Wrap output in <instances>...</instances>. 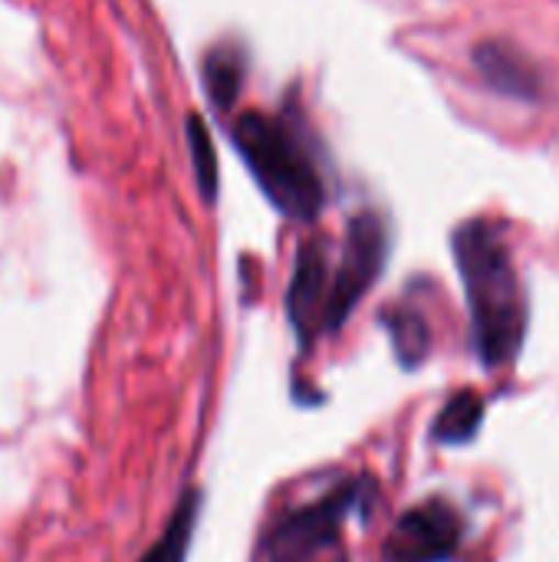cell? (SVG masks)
I'll use <instances>...</instances> for the list:
<instances>
[{"instance_id": "cell-1", "label": "cell", "mask_w": 559, "mask_h": 562, "mask_svg": "<svg viewBox=\"0 0 559 562\" xmlns=\"http://www.w3.org/2000/svg\"><path fill=\"white\" fill-rule=\"evenodd\" d=\"M451 254L461 273L481 362L501 369L517 359L527 336V293L504 227L491 217H471L455 227Z\"/></svg>"}, {"instance_id": "cell-2", "label": "cell", "mask_w": 559, "mask_h": 562, "mask_svg": "<svg viewBox=\"0 0 559 562\" xmlns=\"http://www.w3.org/2000/svg\"><path fill=\"white\" fill-rule=\"evenodd\" d=\"M231 145L244 158L257 188L290 221H316L329 201L326 175L313 138L287 115L244 112L231 128Z\"/></svg>"}, {"instance_id": "cell-3", "label": "cell", "mask_w": 559, "mask_h": 562, "mask_svg": "<svg viewBox=\"0 0 559 562\" xmlns=\"http://www.w3.org/2000/svg\"><path fill=\"white\" fill-rule=\"evenodd\" d=\"M389 257V227L376 211H362L346 227V244L339 260L333 263L329 283V310H326V333H336L359 300L372 290Z\"/></svg>"}, {"instance_id": "cell-4", "label": "cell", "mask_w": 559, "mask_h": 562, "mask_svg": "<svg viewBox=\"0 0 559 562\" xmlns=\"http://www.w3.org/2000/svg\"><path fill=\"white\" fill-rule=\"evenodd\" d=\"M362 494H366V484L356 481V484H346V487L333 491L329 497L283 517L267 537V560L310 562L316 553H326L329 547H336L343 524L349 520L353 510L362 507Z\"/></svg>"}, {"instance_id": "cell-5", "label": "cell", "mask_w": 559, "mask_h": 562, "mask_svg": "<svg viewBox=\"0 0 559 562\" xmlns=\"http://www.w3.org/2000/svg\"><path fill=\"white\" fill-rule=\"evenodd\" d=\"M461 543V517L445 501L412 507L392 527L382 560L385 562H445Z\"/></svg>"}, {"instance_id": "cell-6", "label": "cell", "mask_w": 559, "mask_h": 562, "mask_svg": "<svg viewBox=\"0 0 559 562\" xmlns=\"http://www.w3.org/2000/svg\"><path fill=\"white\" fill-rule=\"evenodd\" d=\"M329 283H333V257L323 237L306 240L297 250L293 277L287 290V313L300 336V342H313L326 333V310H329Z\"/></svg>"}, {"instance_id": "cell-7", "label": "cell", "mask_w": 559, "mask_h": 562, "mask_svg": "<svg viewBox=\"0 0 559 562\" xmlns=\"http://www.w3.org/2000/svg\"><path fill=\"white\" fill-rule=\"evenodd\" d=\"M471 63H474L481 82H484L491 92H497L501 99L537 105V102H544V95H547L544 69H540L517 43H511V40L488 36V40L474 43Z\"/></svg>"}, {"instance_id": "cell-8", "label": "cell", "mask_w": 559, "mask_h": 562, "mask_svg": "<svg viewBox=\"0 0 559 562\" xmlns=\"http://www.w3.org/2000/svg\"><path fill=\"white\" fill-rule=\"evenodd\" d=\"M201 76H204V92L208 99L227 112L241 89H244V79H247V49L234 40H224V43H214L201 63Z\"/></svg>"}, {"instance_id": "cell-9", "label": "cell", "mask_w": 559, "mask_h": 562, "mask_svg": "<svg viewBox=\"0 0 559 562\" xmlns=\"http://www.w3.org/2000/svg\"><path fill=\"white\" fill-rule=\"evenodd\" d=\"M198 510H201V494H198V491H188V494L178 501V507H175V514H171L165 533L155 540V547H152L138 562H185L188 547H191V537H194Z\"/></svg>"}, {"instance_id": "cell-10", "label": "cell", "mask_w": 559, "mask_h": 562, "mask_svg": "<svg viewBox=\"0 0 559 562\" xmlns=\"http://www.w3.org/2000/svg\"><path fill=\"white\" fill-rule=\"evenodd\" d=\"M481 422H484V398L478 392L465 389V392L448 398V405L435 418L432 435L438 445H465L478 435Z\"/></svg>"}, {"instance_id": "cell-11", "label": "cell", "mask_w": 559, "mask_h": 562, "mask_svg": "<svg viewBox=\"0 0 559 562\" xmlns=\"http://www.w3.org/2000/svg\"><path fill=\"white\" fill-rule=\"evenodd\" d=\"M185 135H188V151H191V165H194L201 198L211 204L217 198V155H214V138L208 132V122L198 112H191L185 119Z\"/></svg>"}, {"instance_id": "cell-12", "label": "cell", "mask_w": 559, "mask_h": 562, "mask_svg": "<svg viewBox=\"0 0 559 562\" xmlns=\"http://www.w3.org/2000/svg\"><path fill=\"white\" fill-rule=\"evenodd\" d=\"M385 326H389V336H392V342H395V352H399V359H402V366H418L425 356H428V326H425V319L415 313V310H389L385 316Z\"/></svg>"}]
</instances>
